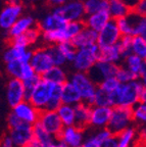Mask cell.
Returning <instances> with one entry per match:
<instances>
[{"instance_id": "obj_47", "label": "cell", "mask_w": 146, "mask_h": 147, "mask_svg": "<svg viewBox=\"0 0 146 147\" xmlns=\"http://www.w3.org/2000/svg\"><path fill=\"white\" fill-rule=\"evenodd\" d=\"M133 11L140 16H146V0H139L133 8Z\"/></svg>"}, {"instance_id": "obj_21", "label": "cell", "mask_w": 146, "mask_h": 147, "mask_svg": "<svg viewBox=\"0 0 146 147\" xmlns=\"http://www.w3.org/2000/svg\"><path fill=\"white\" fill-rule=\"evenodd\" d=\"M39 39H42V32L36 26V27L32 28L31 30L28 31L23 36L16 37L14 39L10 40L9 43L14 44V45H18V46H22V47H26V48H29L31 45L36 44L37 42L39 41Z\"/></svg>"}, {"instance_id": "obj_20", "label": "cell", "mask_w": 146, "mask_h": 147, "mask_svg": "<svg viewBox=\"0 0 146 147\" xmlns=\"http://www.w3.org/2000/svg\"><path fill=\"white\" fill-rule=\"evenodd\" d=\"M97 40H98V33L85 27L81 31L80 34L78 35L72 42L76 46V48L81 49L95 45V44H97Z\"/></svg>"}, {"instance_id": "obj_4", "label": "cell", "mask_w": 146, "mask_h": 147, "mask_svg": "<svg viewBox=\"0 0 146 147\" xmlns=\"http://www.w3.org/2000/svg\"><path fill=\"white\" fill-rule=\"evenodd\" d=\"M133 124H134V119H133L132 108L122 107V106L112 107V115L107 127L112 135L118 136L122 132L132 127Z\"/></svg>"}, {"instance_id": "obj_24", "label": "cell", "mask_w": 146, "mask_h": 147, "mask_svg": "<svg viewBox=\"0 0 146 147\" xmlns=\"http://www.w3.org/2000/svg\"><path fill=\"white\" fill-rule=\"evenodd\" d=\"M62 104L66 105H77V104L83 102L80 92L72 84L71 82H66L62 85Z\"/></svg>"}, {"instance_id": "obj_28", "label": "cell", "mask_w": 146, "mask_h": 147, "mask_svg": "<svg viewBox=\"0 0 146 147\" xmlns=\"http://www.w3.org/2000/svg\"><path fill=\"white\" fill-rule=\"evenodd\" d=\"M100 60H103V61L106 62H112V63L118 64V65H119L120 62L124 61L119 44L110 46L107 48L100 49Z\"/></svg>"}, {"instance_id": "obj_53", "label": "cell", "mask_w": 146, "mask_h": 147, "mask_svg": "<svg viewBox=\"0 0 146 147\" xmlns=\"http://www.w3.org/2000/svg\"><path fill=\"white\" fill-rule=\"evenodd\" d=\"M49 147H69L68 145H66L64 143H62V141L56 140L55 142H53L52 144L49 145Z\"/></svg>"}, {"instance_id": "obj_27", "label": "cell", "mask_w": 146, "mask_h": 147, "mask_svg": "<svg viewBox=\"0 0 146 147\" xmlns=\"http://www.w3.org/2000/svg\"><path fill=\"white\" fill-rule=\"evenodd\" d=\"M29 50V48L26 47H22V46L14 45V44L9 43V45L5 48L4 52H3L2 58L3 61L5 63L7 62L16 61V60H20L21 61L23 59L24 55L26 54V52Z\"/></svg>"}, {"instance_id": "obj_42", "label": "cell", "mask_w": 146, "mask_h": 147, "mask_svg": "<svg viewBox=\"0 0 146 147\" xmlns=\"http://www.w3.org/2000/svg\"><path fill=\"white\" fill-rule=\"evenodd\" d=\"M41 80H42V77H40L39 75H35L33 78L24 81L23 83H24V86H25V91H26V100L29 101L33 91L39 85V83L41 82Z\"/></svg>"}, {"instance_id": "obj_15", "label": "cell", "mask_w": 146, "mask_h": 147, "mask_svg": "<svg viewBox=\"0 0 146 147\" xmlns=\"http://www.w3.org/2000/svg\"><path fill=\"white\" fill-rule=\"evenodd\" d=\"M83 129L77 126L64 127L57 140L62 141L69 147H78L84 144L85 136Z\"/></svg>"}, {"instance_id": "obj_44", "label": "cell", "mask_w": 146, "mask_h": 147, "mask_svg": "<svg viewBox=\"0 0 146 147\" xmlns=\"http://www.w3.org/2000/svg\"><path fill=\"white\" fill-rule=\"evenodd\" d=\"M119 47L121 49L123 58L125 59L128 55L132 54V37L123 36L119 43Z\"/></svg>"}, {"instance_id": "obj_7", "label": "cell", "mask_w": 146, "mask_h": 147, "mask_svg": "<svg viewBox=\"0 0 146 147\" xmlns=\"http://www.w3.org/2000/svg\"><path fill=\"white\" fill-rule=\"evenodd\" d=\"M31 65L34 69L35 73L40 77H43L49 69L54 67L47 46L39 47V48H36L35 50H33Z\"/></svg>"}, {"instance_id": "obj_2", "label": "cell", "mask_w": 146, "mask_h": 147, "mask_svg": "<svg viewBox=\"0 0 146 147\" xmlns=\"http://www.w3.org/2000/svg\"><path fill=\"white\" fill-rule=\"evenodd\" d=\"M100 60V47L97 44L87 48L78 49L72 62L74 71L79 73H89L90 69Z\"/></svg>"}, {"instance_id": "obj_30", "label": "cell", "mask_w": 146, "mask_h": 147, "mask_svg": "<svg viewBox=\"0 0 146 147\" xmlns=\"http://www.w3.org/2000/svg\"><path fill=\"white\" fill-rule=\"evenodd\" d=\"M112 134L107 128L105 129H99L96 132L92 133L85 139L84 145L86 147H100L101 143L107 138H110Z\"/></svg>"}, {"instance_id": "obj_6", "label": "cell", "mask_w": 146, "mask_h": 147, "mask_svg": "<svg viewBox=\"0 0 146 147\" xmlns=\"http://www.w3.org/2000/svg\"><path fill=\"white\" fill-rule=\"evenodd\" d=\"M53 11L62 16L68 23L72 22H84L86 18L84 3L81 1H74L70 0L62 6L56 7L52 9Z\"/></svg>"}, {"instance_id": "obj_23", "label": "cell", "mask_w": 146, "mask_h": 147, "mask_svg": "<svg viewBox=\"0 0 146 147\" xmlns=\"http://www.w3.org/2000/svg\"><path fill=\"white\" fill-rule=\"evenodd\" d=\"M138 18H139V16L132 10V12L126 18H120V20L116 21V26L119 28L122 36H135V28H136Z\"/></svg>"}, {"instance_id": "obj_16", "label": "cell", "mask_w": 146, "mask_h": 147, "mask_svg": "<svg viewBox=\"0 0 146 147\" xmlns=\"http://www.w3.org/2000/svg\"><path fill=\"white\" fill-rule=\"evenodd\" d=\"M112 115V107L92 106L90 126L96 129H105L108 127Z\"/></svg>"}, {"instance_id": "obj_19", "label": "cell", "mask_w": 146, "mask_h": 147, "mask_svg": "<svg viewBox=\"0 0 146 147\" xmlns=\"http://www.w3.org/2000/svg\"><path fill=\"white\" fill-rule=\"evenodd\" d=\"M112 20V18L108 10H102V11L96 12L90 16H86L83 23L86 28L99 33Z\"/></svg>"}, {"instance_id": "obj_52", "label": "cell", "mask_w": 146, "mask_h": 147, "mask_svg": "<svg viewBox=\"0 0 146 147\" xmlns=\"http://www.w3.org/2000/svg\"><path fill=\"white\" fill-rule=\"evenodd\" d=\"M140 81H141V83L143 84L144 88H146V60H145V63H144L143 71H142L141 77H140Z\"/></svg>"}, {"instance_id": "obj_14", "label": "cell", "mask_w": 146, "mask_h": 147, "mask_svg": "<svg viewBox=\"0 0 146 147\" xmlns=\"http://www.w3.org/2000/svg\"><path fill=\"white\" fill-rule=\"evenodd\" d=\"M11 111L16 113L24 123L32 125V126L38 123L40 113H41L28 100L23 101L16 106H14Z\"/></svg>"}, {"instance_id": "obj_40", "label": "cell", "mask_w": 146, "mask_h": 147, "mask_svg": "<svg viewBox=\"0 0 146 147\" xmlns=\"http://www.w3.org/2000/svg\"><path fill=\"white\" fill-rule=\"evenodd\" d=\"M58 48H59V50L62 51V53L64 54L66 61L72 63L78 50V49L76 48V46L73 44V42L69 41V42H64V43L59 44V45H58Z\"/></svg>"}, {"instance_id": "obj_48", "label": "cell", "mask_w": 146, "mask_h": 147, "mask_svg": "<svg viewBox=\"0 0 146 147\" xmlns=\"http://www.w3.org/2000/svg\"><path fill=\"white\" fill-rule=\"evenodd\" d=\"M100 147H118V136L112 135L101 143Z\"/></svg>"}, {"instance_id": "obj_11", "label": "cell", "mask_w": 146, "mask_h": 147, "mask_svg": "<svg viewBox=\"0 0 146 147\" xmlns=\"http://www.w3.org/2000/svg\"><path fill=\"white\" fill-rule=\"evenodd\" d=\"M122 37L123 36H122L119 28L116 26V21L112 20V21L98 33L97 45L100 47V49L107 48V47H110V46L119 44L122 39Z\"/></svg>"}, {"instance_id": "obj_54", "label": "cell", "mask_w": 146, "mask_h": 147, "mask_svg": "<svg viewBox=\"0 0 146 147\" xmlns=\"http://www.w3.org/2000/svg\"><path fill=\"white\" fill-rule=\"evenodd\" d=\"M123 1L126 3V4H128L133 10V8L135 7V5L137 4V2L139 1V0H123Z\"/></svg>"}, {"instance_id": "obj_9", "label": "cell", "mask_w": 146, "mask_h": 147, "mask_svg": "<svg viewBox=\"0 0 146 147\" xmlns=\"http://www.w3.org/2000/svg\"><path fill=\"white\" fill-rule=\"evenodd\" d=\"M38 123L43 127L45 131H47L51 136H53L56 139H58L64 128L57 111H51V110L41 111Z\"/></svg>"}, {"instance_id": "obj_3", "label": "cell", "mask_w": 146, "mask_h": 147, "mask_svg": "<svg viewBox=\"0 0 146 147\" xmlns=\"http://www.w3.org/2000/svg\"><path fill=\"white\" fill-rule=\"evenodd\" d=\"M70 82L80 92L82 101L93 106L96 92L98 90V85L92 81L87 73L74 71L70 75Z\"/></svg>"}, {"instance_id": "obj_56", "label": "cell", "mask_w": 146, "mask_h": 147, "mask_svg": "<svg viewBox=\"0 0 146 147\" xmlns=\"http://www.w3.org/2000/svg\"><path fill=\"white\" fill-rule=\"evenodd\" d=\"M32 4H35V5H37V4H41V3H43V2H47V0H29Z\"/></svg>"}, {"instance_id": "obj_59", "label": "cell", "mask_w": 146, "mask_h": 147, "mask_svg": "<svg viewBox=\"0 0 146 147\" xmlns=\"http://www.w3.org/2000/svg\"><path fill=\"white\" fill-rule=\"evenodd\" d=\"M74 1H81V2H84L85 0H74Z\"/></svg>"}, {"instance_id": "obj_18", "label": "cell", "mask_w": 146, "mask_h": 147, "mask_svg": "<svg viewBox=\"0 0 146 147\" xmlns=\"http://www.w3.org/2000/svg\"><path fill=\"white\" fill-rule=\"evenodd\" d=\"M36 22L35 18L30 14H23L21 18H18V21L10 28V30L7 31L6 35L8 38V41L14 39L16 37L23 36L24 34L31 30L32 28L36 27Z\"/></svg>"}, {"instance_id": "obj_45", "label": "cell", "mask_w": 146, "mask_h": 147, "mask_svg": "<svg viewBox=\"0 0 146 147\" xmlns=\"http://www.w3.org/2000/svg\"><path fill=\"white\" fill-rule=\"evenodd\" d=\"M135 36H141L146 41V16H139L135 28Z\"/></svg>"}, {"instance_id": "obj_35", "label": "cell", "mask_w": 146, "mask_h": 147, "mask_svg": "<svg viewBox=\"0 0 146 147\" xmlns=\"http://www.w3.org/2000/svg\"><path fill=\"white\" fill-rule=\"evenodd\" d=\"M93 106H104V107H114V98L112 93L104 91L98 87L94 99Z\"/></svg>"}, {"instance_id": "obj_38", "label": "cell", "mask_w": 146, "mask_h": 147, "mask_svg": "<svg viewBox=\"0 0 146 147\" xmlns=\"http://www.w3.org/2000/svg\"><path fill=\"white\" fill-rule=\"evenodd\" d=\"M24 63L20 60L5 63V71L10 79H18L22 81Z\"/></svg>"}, {"instance_id": "obj_8", "label": "cell", "mask_w": 146, "mask_h": 147, "mask_svg": "<svg viewBox=\"0 0 146 147\" xmlns=\"http://www.w3.org/2000/svg\"><path fill=\"white\" fill-rule=\"evenodd\" d=\"M52 88L53 83H50L42 79L41 82L39 83V85L33 91L29 101L38 110L43 111V110L46 109V106H47L48 102L50 100Z\"/></svg>"}, {"instance_id": "obj_29", "label": "cell", "mask_w": 146, "mask_h": 147, "mask_svg": "<svg viewBox=\"0 0 146 147\" xmlns=\"http://www.w3.org/2000/svg\"><path fill=\"white\" fill-rule=\"evenodd\" d=\"M123 62H124L123 65H125L129 71H132L135 76L140 80V77H141L142 71H143V67H144V63H145V60L132 53V54L128 55V56L124 59Z\"/></svg>"}, {"instance_id": "obj_50", "label": "cell", "mask_w": 146, "mask_h": 147, "mask_svg": "<svg viewBox=\"0 0 146 147\" xmlns=\"http://www.w3.org/2000/svg\"><path fill=\"white\" fill-rule=\"evenodd\" d=\"M138 129V136H139V141H145L146 140V124L143 126L139 127Z\"/></svg>"}, {"instance_id": "obj_60", "label": "cell", "mask_w": 146, "mask_h": 147, "mask_svg": "<svg viewBox=\"0 0 146 147\" xmlns=\"http://www.w3.org/2000/svg\"><path fill=\"white\" fill-rule=\"evenodd\" d=\"M78 147H86V146H85V145L83 144V145H81V146H78Z\"/></svg>"}, {"instance_id": "obj_39", "label": "cell", "mask_w": 146, "mask_h": 147, "mask_svg": "<svg viewBox=\"0 0 146 147\" xmlns=\"http://www.w3.org/2000/svg\"><path fill=\"white\" fill-rule=\"evenodd\" d=\"M48 51L50 53V56L52 58L53 64L55 67H64L66 63V59L64 58V54L58 48V45H47Z\"/></svg>"}, {"instance_id": "obj_49", "label": "cell", "mask_w": 146, "mask_h": 147, "mask_svg": "<svg viewBox=\"0 0 146 147\" xmlns=\"http://www.w3.org/2000/svg\"><path fill=\"white\" fill-rule=\"evenodd\" d=\"M70 0H47V3L50 5L53 8H56V7L62 6L64 4H66V2H69Z\"/></svg>"}, {"instance_id": "obj_51", "label": "cell", "mask_w": 146, "mask_h": 147, "mask_svg": "<svg viewBox=\"0 0 146 147\" xmlns=\"http://www.w3.org/2000/svg\"><path fill=\"white\" fill-rule=\"evenodd\" d=\"M1 147H14V143H12L11 139L8 135H5L2 138V142H1Z\"/></svg>"}, {"instance_id": "obj_12", "label": "cell", "mask_w": 146, "mask_h": 147, "mask_svg": "<svg viewBox=\"0 0 146 147\" xmlns=\"http://www.w3.org/2000/svg\"><path fill=\"white\" fill-rule=\"evenodd\" d=\"M119 67L120 65L112 63V62H106V61H103V60H99L90 69L88 75H89V77L92 79V81L95 84L99 85L101 82H103L106 79L116 77V73H118V69H119Z\"/></svg>"}, {"instance_id": "obj_10", "label": "cell", "mask_w": 146, "mask_h": 147, "mask_svg": "<svg viewBox=\"0 0 146 147\" xmlns=\"http://www.w3.org/2000/svg\"><path fill=\"white\" fill-rule=\"evenodd\" d=\"M7 135L10 137L14 147H28L34 141L33 126L26 123L16 128L8 129Z\"/></svg>"}, {"instance_id": "obj_34", "label": "cell", "mask_w": 146, "mask_h": 147, "mask_svg": "<svg viewBox=\"0 0 146 147\" xmlns=\"http://www.w3.org/2000/svg\"><path fill=\"white\" fill-rule=\"evenodd\" d=\"M83 3H84L87 16L102 11V10H108L107 0H85Z\"/></svg>"}, {"instance_id": "obj_55", "label": "cell", "mask_w": 146, "mask_h": 147, "mask_svg": "<svg viewBox=\"0 0 146 147\" xmlns=\"http://www.w3.org/2000/svg\"><path fill=\"white\" fill-rule=\"evenodd\" d=\"M28 147H49V145H42V144H40V143L36 142V141L34 140Z\"/></svg>"}, {"instance_id": "obj_32", "label": "cell", "mask_w": 146, "mask_h": 147, "mask_svg": "<svg viewBox=\"0 0 146 147\" xmlns=\"http://www.w3.org/2000/svg\"><path fill=\"white\" fill-rule=\"evenodd\" d=\"M57 113L59 115L60 119H62V122L64 127L76 126L75 106L62 104V105L57 109Z\"/></svg>"}, {"instance_id": "obj_57", "label": "cell", "mask_w": 146, "mask_h": 147, "mask_svg": "<svg viewBox=\"0 0 146 147\" xmlns=\"http://www.w3.org/2000/svg\"><path fill=\"white\" fill-rule=\"evenodd\" d=\"M141 101H142V102H144V103H145V104H146V88H145V89H144L143 93H142Z\"/></svg>"}, {"instance_id": "obj_61", "label": "cell", "mask_w": 146, "mask_h": 147, "mask_svg": "<svg viewBox=\"0 0 146 147\" xmlns=\"http://www.w3.org/2000/svg\"><path fill=\"white\" fill-rule=\"evenodd\" d=\"M5 1H6V2H9V1H11V0H5Z\"/></svg>"}, {"instance_id": "obj_26", "label": "cell", "mask_w": 146, "mask_h": 147, "mask_svg": "<svg viewBox=\"0 0 146 147\" xmlns=\"http://www.w3.org/2000/svg\"><path fill=\"white\" fill-rule=\"evenodd\" d=\"M42 79L48 82L56 84V85H64L66 82H69L70 76L64 69V67H53L42 77Z\"/></svg>"}, {"instance_id": "obj_62", "label": "cell", "mask_w": 146, "mask_h": 147, "mask_svg": "<svg viewBox=\"0 0 146 147\" xmlns=\"http://www.w3.org/2000/svg\"><path fill=\"white\" fill-rule=\"evenodd\" d=\"M107 1H110V0H107Z\"/></svg>"}, {"instance_id": "obj_41", "label": "cell", "mask_w": 146, "mask_h": 147, "mask_svg": "<svg viewBox=\"0 0 146 147\" xmlns=\"http://www.w3.org/2000/svg\"><path fill=\"white\" fill-rule=\"evenodd\" d=\"M116 78L118 79L121 84H126V83L132 82L135 80H139L137 77L135 76L132 71H129L125 65H120L119 69H118V73L116 75Z\"/></svg>"}, {"instance_id": "obj_25", "label": "cell", "mask_w": 146, "mask_h": 147, "mask_svg": "<svg viewBox=\"0 0 146 147\" xmlns=\"http://www.w3.org/2000/svg\"><path fill=\"white\" fill-rule=\"evenodd\" d=\"M108 12L112 20L118 21L120 18H126L132 12V8L126 4L123 0H110L108 1Z\"/></svg>"}, {"instance_id": "obj_5", "label": "cell", "mask_w": 146, "mask_h": 147, "mask_svg": "<svg viewBox=\"0 0 146 147\" xmlns=\"http://www.w3.org/2000/svg\"><path fill=\"white\" fill-rule=\"evenodd\" d=\"M24 6L21 0H11L2 7L0 12V28L3 31H9L10 28L23 16Z\"/></svg>"}, {"instance_id": "obj_33", "label": "cell", "mask_w": 146, "mask_h": 147, "mask_svg": "<svg viewBox=\"0 0 146 147\" xmlns=\"http://www.w3.org/2000/svg\"><path fill=\"white\" fill-rule=\"evenodd\" d=\"M33 132H34V140L42 145H50L57 140L56 138H54L47 131H45L39 123H36L33 126Z\"/></svg>"}, {"instance_id": "obj_46", "label": "cell", "mask_w": 146, "mask_h": 147, "mask_svg": "<svg viewBox=\"0 0 146 147\" xmlns=\"http://www.w3.org/2000/svg\"><path fill=\"white\" fill-rule=\"evenodd\" d=\"M6 123H7V127H8V129H14V128L18 127L20 125H22L24 122L16 115V113H12V111H10L6 117Z\"/></svg>"}, {"instance_id": "obj_13", "label": "cell", "mask_w": 146, "mask_h": 147, "mask_svg": "<svg viewBox=\"0 0 146 147\" xmlns=\"http://www.w3.org/2000/svg\"><path fill=\"white\" fill-rule=\"evenodd\" d=\"M5 95L8 105L11 108L26 100V91L23 81L9 79L5 87Z\"/></svg>"}, {"instance_id": "obj_37", "label": "cell", "mask_w": 146, "mask_h": 147, "mask_svg": "<svg viewBox=\"0 0 146 147\" xmlns=\"http://www.w3.org/2000/svg\"><path fill=\"white\" fill-rule=\"evenodd\" d=\"M132 53L146 60V41L141 36L132 37Z\"/></svg>"}, {"instance_id": "obj_22", "label": "cell", "mask_w": 146, "mask_h": 147, "mask_svg": "<svg viewBox=\"0 0 146 147\" xmlns=\"http://www.w3.org/2000/svg\"><path fill=\"white\" fill-rule=\"evenodd\" d=\"M91 110L92 105L85 102L75 105L76 111V126L79 128L86 130L90 126V119H91Z\"/></svg>"}, {"instance_id": "obj_31", "label": "cell", "mask_w": 146, "mask_h": 147, "mask_svg": "<svg viewBox=\"0 0 146 147\" xmlns=\"http://www.w3.org/2000/svg\"><path fill=\"white\" fill-rule=\"evenodd\" d=\"M138 129L132 126L118 135V147H133L136 143Z\"/></svg>"}, {"instance_id": "obj_1", "label": "cell", "mask_w": 146, "mask_h": 147, "mask_svg": "<svg viewBox=\"0 0 146 147\" xmlns=\"http://www.w3.org/2000/svg\"><path fill=\"white\" fill-rule=\"evenodd\" d=\"M144 89L145 88L140 80H135L132 82L126 83V84H121L116 91L112 93L114 107L122 106V107L133 108L141 101Z\"/></svg>"}, {"instance_id": "obj_58", "label": "cell", "mask_w": 146, "mask_h": 147, "mask_svg": "<svg viewBox=\"0 0 146 147\" xmlns=\"http://www.w3.org/2000/svg\"><path fill=\"white\" fill-rule=\"evenodd\" d=\"M140 144H141V147H146V140L145 141H139Z\"/></svg>"}, {"instance_id": "obj_17", "label": "cell", "mask_w": 146, "mask_h": 147, "mask_svg": "<svg viewBox=\"0 0 146 147\" xmlns=\"http://www.w3.org/2000/svg\"><path fill=\"white\" fill-rule=\"evenodd\" d=\"M66 24H68V22L62 16H59L58 13H56V12H54L52 10L49 13L45 14L39 21V23L37 24V27L40 29V31L42 33H45L62 29V28L66 27Z\"/></svg>"}, {"instance_id": "obj_36", "label": "cell", "mask_w": 146, "mask_h": 147, "mask_svg": "<svg viewBox=\"0 0 146 147\" xmlns=\"http://www.w3.org/2000/svg\"><path fill=\"white\" fill-rule=\"evenodd\" d=\"M132 110L134 124L137 126V128L146 124V104L144 102L140 101L132 108Z\"/></svg>"}, {"instance_id": "obj_43", "label": "cell", "mask_w": 146, "mask_h": 147, "mask_svg": "<svg viewBox=\"0 0 146 147\" xmlns=\"http://www.w3.org/2000/svg\"><path fill=\"white\" fill-rule=\"evenodd\" d=\"M120 85H121V83L118 81V79L116 77H114V78L106 79L103 82H101L98 85V87L100 89L104 90V91L108 92V93H114L120 87Z\"/></svg>"}]
</instances>
